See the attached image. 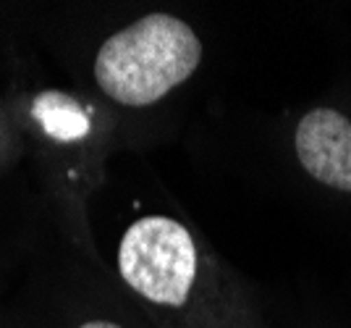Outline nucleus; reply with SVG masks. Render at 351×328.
Returning <instances> with one entry per match:
<instances>
[{
	"instance_id": "nucleus-4",
	"label": "nucleus",
	"mask_w": 351,
	"mask_h": 328,
	"mask_svg": "<svg viewBox=\"0 0 351 328\" xmlns=\"http://www.w3.org/2000/svg\"><path fill=\"white\" fill-rule=\"evenodd\" d=\"M32 116L40 121L45 134L58 139V142L82 139L89 132L87 110L73 97L58 90H47L43 95H37L32 103Z\"/></svg>"
},
{
	"instance_id": "nucleus-2",
	"label": "nucleus",
	"mask_w": 351,
	"mask_h": 328,
	"mask_svg": "<svg viewBox=\"0 0 351 328\" xmlns=\"http://www.w3.org/2000/svg\"><path fill=\"white\" fill-rule=\"evenodd\" d=\"M118 270L123 281L155 305L181 307L197 279V250L186 226L147 215L134 221L118 247Z\"/></svg>"
},
{
	"instance_id": "nucleus-1",
	"label": "nucleus",
	"mask_w": 351,
	"mask_h": 328,
	"mask_svg": "<svg viewBox=\"0 0 351 328\" xmlns=\"http://www.w3.org/2000/svg\"><path fill=\"white\" fill-rule=\"evenodd\" d=\"M199 60L202 43L186 21L149 14L105 40L95 58V79L116 103L145 108L186 82Z\"/></svg>"
},
{
	"instance_id": "nucleus-5",
	"label": "nucleus",
	"mask_w": 351,
	"mask_h": 328,
	"mask_svg": "<svg viewBox=\"0 0 351 328\" xmlns=\"http://www.w3.org/2000/svg\"><path fill=\"white\" fill-rule=\"evenodd\" d=\"M79 328H121L116 323H110V320H92V323H84V326Z\"/></svg>"
},
{
	"instance_id": "nucleus-3",
	"label": "nucleus",
	"mask_w": 351,
	"mask_h": 328,
	"mask_svg": "<svg viewBox=\"0 0 351 328\" xmlns=\"http://www.w3.org/2000/svg\"><path fill=\"white\" fill-rule=\"evenodd\" d=\"M296 155L309 176L338 192H351V121L333 108L309 110L296 126Z\"/></svg>"
}]
</instances>
